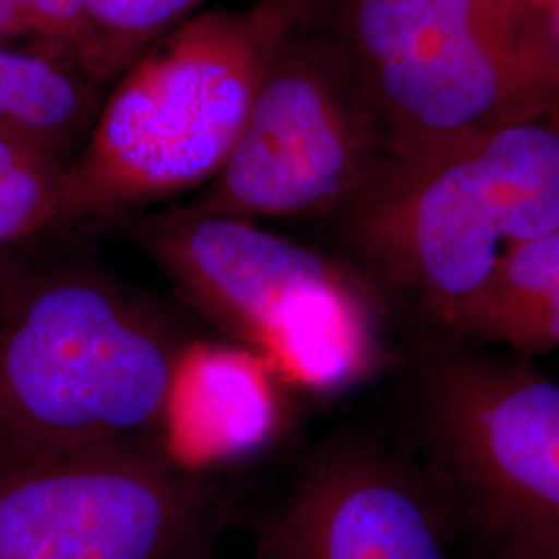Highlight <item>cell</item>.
<instances>
[{
    "label": "cell",
    "mask_w": 559,
    "mask_h": 559,
    "mask_svg": "<svg viewBox=\"0 0 559 559\" xmlns=\"http://www.w3.org/2000/svg\"><path fill=\"white\" fill-rule=\"evenodd\" d=\"M212 498L141 441L0 460V559H191Z\"/></svg>",
    "instance_id": "cell-8"
},
{
    "label": "cell",
    "mask_w": 559,
    "mask_h": 559,
    "mask_svg": "<svg viewBox=\"0 0 559 559\" xmlns=\"http://www.w3.org/2000/svg\"><path fill=\"white\" fill-rule=\"evenodd\" d=\"M543 36L559 50V0H520Z\"/></svg>",
    "instance_id": "cell-16"
},
{
    "label": "cell",
    "mask_w": 559,
    "mask_h": 559,
    "mask_svg": "<svg viewBox=\"0 0 559 559\" xmlns=\"http://www.w3.org/2000/svg\"><path fill=\"white\" fill-rule=\"evenodd\" d=\"M191 346L150 305L62 267L4 295L0 460L141 441L162 427Z\"/></svg>",
    "instance_id": "cell-2"
},
{
    "label": "cell",
    "mask_w": 559,
    "mask_h": 559,
    "mask_svg": "<svg viewBox=\"0 0 559 559\" xmlns=\"http://www.w3.org/2000/svg\"><path fill=\"white\" fill-rule=\"evenodd\" d=\"M385 162L380 124L348 50L302 34L280 44L201 212L307 218L346 207Z\"/></svg>",
    "instance_id": "cell-7"
},
{
    "label": "cell",
    "mask_w": 559,
    "mask_h": 559,
    "mask_svg": "<svg viewBox=\"0 0 559 559\" xmlns=\"http://www.w3.org/2000/svg\"><path fill=\"white\" fill-rule=\"evenodd\" d=\"M0 297H4V267L0 265Z\"/></svg>",
    "instance_id": "cell-17"
},
{
    "label": "cell",
    "mask_w": 559,
    "mask_h": 559,
    "mask_svg": "<svg viewBox=\"0 0 559 559\" xmlns=\"http://www.w3.org/2000/svg\"><path fill=\"white\" fill-rule=\"evenodd\" d=\"M436 475L493 559H559V383L445 353L425 378Z\"/></svg>",
    "instance_id": "cell-6"
},
{
    "label": "cell",
    "mask_w": 559,
    "mask_h": 559,
    "mask_svg": "<svg viewBox=\"0 0 559 559\" xmlns=\"http://www.w3.org/2000/svg\"><path fill=\"white\" fill-rule=\"evenodd\" d=\"M29 40L40 55L78 71L85 78L92 57V27L85 0H23Z\"/></svg>",
    "instance_id": "cell-15"
},
{
    "label": "cell",
    "mask_w": 559,
    "mask_h": 559,
    "mask_svg": "<svg viewBox=\"0 0 559 559\" xmlns=\"http://www.w3.org/2000/svg\"><path fill=\"white\" fill-rule=\"evenodd\" d=\"M205 0H85L92 57L85 80L94 85L122 75L141 55L198 15Z\"/></svg>",
    "instance_id": "cell-13"
},
{
    "label": "cell",
    "mask_w": 559,
    "mask_h": 559,
    "mask_svg": "<svg viewBox=\"0 0 559 559\" xmlns=\"http://www.w3.org/2000/svg\"><path fill=\"white\" fill-rule=\"evenodd\" d=\"M100 106L94 83L40 52L0 46V140L38 147L57 160L90 133Z\"/></svg>",
    "instance_id": "cell-12"
},
{
    "label": "cell",
    "mask_w": 559,
    "mask_h": 559,
    "mask_svg": "<svg viewBox=\"0 0 559 559\" xmlns=\"http://www.w3.org/2000/svg\"><path fill=\"white\" fill-rule=\"evenodd\" d=\"M255 559H450L438 506L365 450L320 460L261 533Z\"/></svg>",
    "instance_id": "cell-9"
},
{
    "label": "cell",
    "mask_w": 559,
    "mask_h": 559,
    "mask_svg": "<svg viewBox=\"0 0 559 559\" xmlns=\"http://www.w3.org/2000/svg\"><path fill=\"white\" fill-rule=\"evenodd\" d=\"M344 212L369 267L445 316L508 247L559 228V112L385 160Z\"/></svg>",
    "instance_id": "cell-3"
},
{
    "label": "cell",
    "mask_w": 559,
    "mask_h": 559,
    "mask_svg": "<svg viewBox=\"0 0 559 559\" xmlns=\"http://www.w3.org/2000/svg\"><path fill=\"white\" fill-rule=\"evenodd\" d=\"M311 0L212 9L152 44L67 164L60 222L115 218L221 173L284 38Z\"/></svg>",
    "instance_id": "cell-1"
},
{
    "label": "cell",
    "mask_w": 559,
    "mask_h": 559,
    "mask_svg": "<svg viewBox=\"0 0 559 559\" xmlns=\"http://www.w3.org/2000/svg\"><path fill=\"white\" fill-rule=\"evenodd\" d=\"M272 371L240 346H191L164 420L177 454L228 459L260 448L278 417Z\"/></svg>",
    "instance_id": "cell-10"
},
{
    "label": "cell",
    "mask_w": 559,
    "mask_h": 559,
    "mask_svg": "<svg viewBox=\"0 0 559 559\" xmlns=\"http://www.w3.org/2000/svg\"><path fill=\"white\" fill-rule=\"evenodd\" d=\"M129 235L182 299L286 380L336 390L373 367L371 302L323 253L193 205L140 218Z\"/></svg>",
    "instance_id": "cell-5"
},
{
    "label": "cell",
    "mask_w": 559,
    "mask_h": 559,
    "mask_svg": "<svg viewBox=\"0 0 559 559\" xmlns=\"http://www.w3.org/2000/svg\"><path fill=\"white\" fill-rule=\"evenodd\" d=\"M67 164L38 147L0 140V247L60 222Z\"/></svg>",
    "instance_id": "cell-14"
},
{
    "label": "cell",
    "mask_w": 559,
    "mask_h": 559,
    "mask_svg": "<svg viewBox=\"0 0 559 559\" xmlns=\"http://www.w3.org/2000/svg\"><path fill=\"white\" fill-rule=\"evenodd\" d=\"M443 318L522 353L559 348V228L508 247L479 288Z\"/></svg>",
    "instance_id": "cell-11"
},
{
    "label": "cell",
    "mask_w": 559,
    "mask_h": 559,
    "mask_svg": "<svg viewBox=\"0 0 559 559\" xmlns=\"http://www.w3.org/2000/svg\"><path fill=\"white\" fill-rule=\"evenodd\" d=\"M346 50L385 160L559 112V50L520 0H353Z\"/></svg>",
    "instance_id": "cell-4"
}]
</instances>
